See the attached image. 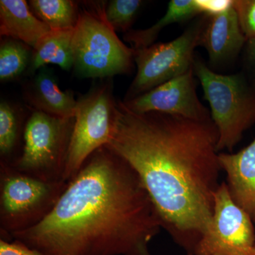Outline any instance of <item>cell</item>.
Instances as JSON below:
<instances>
[{"instance_id":"7","label":"cell","mask_w":255,"mask_h":255,"mask_svg":"<svg viewBox=\"0 0 255 255\" xmlns=\"http://www.w3.org/2000/svg\"><path fill=\"white\" fill-rule=\"evenodd\" d=\"M73 134L69 146L63 180L68 182L83 164L112 136L117 101L113 81L107 78L78 99Z\"/></svg>"},{"instance_id":"3","label":"cell","mask_w":255,"mask_h":255,"mask_svg":"<svg viewBox=\"0 0 255 255\" xmlns=\"http://www.w3.org/2000/svg\"><path fill=\"white\" fill-rule=\"evenodd\" d=\"M74 28V70L83 78H112L131 72L135 50L119 39L107 21L106 1H83Z\"/></svg>"},{"instance_id":"24","label":"cell","mask_w":255,"mask_h":255,"mask_svg":"<svg viewBox=\"0 0 255 255\" xmlns=\"http://www.w3.org/2000/svg\"><path fill=\"white\" fill-rule=\"evenodd\" d=\"M201 14H219L231 7L233 1L230 0H196Z\"/></svg>"},{"instance_id":"10","label":"cell","mask_w":255,"mask_h":255,"mask_svg":"<svg viewBox=\"0 0 255 255\" xmlns=\"http://www.w3.org/2000/svg\"><path fill=\"white\" fill-rule=\"evenodd\" d=\"M194 76L192 68L143 95L122 102L135 113L159 112L200 122L212 121L211 112L198 97Z\"/></svg>"},{"instance_id":"4","label":"cell","mask_w":255,"mask_h":255,"mask_svg":"<svg viewBox=\"0 0 255 255\" xmlns=\"http://www.w3.org/2000/svg\"><path fill=\"white\" fill-rule=\"evenodd\" d=\"M219 132L218 150L232 151L255 123V83L243 71L222 75L199 58L193 65Z\"/></svg>"},{"instance_id":"18","label":"cell","mask_w":255,"mask_h":255,"mask_svg":"<svg viewBox=\"0 0 255 255\" xmlns=\"http://www.w3.org/2000/svg\"><path fill=\"white\" fill-rule=\"evenodd\" d=\"M30 8L37 17L51 29L75 28L78 23L80 4L71 0H31Z\"/></svg>"},{"instance_id":"5","label":"cell","mask_w":255,"mask_h":255,"mask_svg":"<svg viewBox=\"0 0 255 255\" xmlns=\"http://www.w3.org/2000/svg\"><path fill=\"white\" fill-rule=\"evenodd\" d=\"M68 183L47 182L0 164V239L12 241L42 222L54 209Z\"/></svg>"},{"instance_id":"8","label":"cell","mask_w":255,"mask_h":255,"mask_svg":"<svg viewBox=\"0 0 255 255\" xmlns=\"http://www.w3.org/2000/svg\"><path fill=\"white\" fill-rule=\"evenodd\" d=\"M208 14L196 16L173 41L154 43L135 50L137 73L126 94L124 102L143 95L193 68L194 50L200 46L201 33Z\"/></svg>"},{"instance_id":"2","label":"cell","mask_w":255,"mask_h":255,"mask_svg":"<svg viewBox=\"0 0 255 255\" xmlns=\"http://www.w3.org/2000/svg\"><path fill=\"white\" fill-rule=\"evenodd\" d=\"M162 222L141 179L107 146L69 181L50 214L11 238L44 255H152Z\"/></svg>"},{"instance_id":"14","label":"cell","mask_w":255,"mask_h":255,"mask_svg":"<svg viewBox=\"0 0 255 255\" xmlns=\"http://www.w3.org/2000/svg\"><path fill=\"white\" fill-rule=\"evenodd\" d=\"M39 19L24 0L0 1V33L1 36L23 42L32 49L51 31Z\"/></svg>"},{"instance_id":"13","label":"cell","mask_w":255,"mask_h":255,"mask_svg":"<svg viewBox=\"0 0 255 255\" xmlns=\"http://www.w3.org/2000/svg\"><path fill=\"white\" fill-rule=\"evenodd\" d=\"M23 97L34 111L61 118L75 117L78 100L73 92L62 91L54 73L47 66L39 69L25 85Z\"/></svg>"},{"instance_id":"17","label":"cell","mask_w":255,"mask_h":255,"mask_svg":"<svg viewBox=\"0 0 255 255\" xmlns=\"http://www.w3.org/2000/svg\"><path fill=\"white\" fill-rule=\"evenodd\" d=\"M24 128L18 112L6 101L0 103V164L11 166L18 158Z\"/></svg>"},{"instance_id":"15","label":"cell","mask_w":255,"mask_h":255,"mask_svg":"<svg viewBox=\"0 0 255 255\" xmlns=\"http://www.w3.org/2000/svg\"><path fill=\"white\" fill-rule=\"evenodd\" d=\"M74 28L52 29L43 37L32 50L27 73L34 75L36 71L49 64L69 71L74 66L73 38Z\"/></svg>"},{"instance_id":"20","label":"cell","mask_w":255,"mask_h":255,"mask_svg":"<svg viewBox=\"0 0 255 255\" xmlns=\"http://www.w3.org/2000/svg\"><path fill=\"white\" fill-rule=\"evenodd\" d=\"M143 4L141 0H112L106 7L107 21L116 31L127 33Z\"/></svg>"},{"instance_id":"9","label":"cell","mask_w":255,"mask_h":255,"mask_svg":"<svg viewBox=\"0 0 255 255\" xmlns=\"http://www.w3.org/2000/svg\"><path fill=\"white\" fill-rule=\"evenodd\" d=\"M212 222L194 255H255L253 221L233 201L227 184L215 194Z\"/></svg>"},{"instance_id":"23","label":"cell","mask_w":255,"mask_h":255,"mask_svg":"<svg viewBox=\"0 0 255 255\" xmlns=\"http://www.w3.org/2000/svg\"><path fill=\"white\" fill-rule=\"evenodd\" d=\"M243 53V71L255 83V38L247 41Z\"/></svg>"},{"instance_id":"16","label":"cell","mask_w":255,"mask_h":255,"mask_svg":"<svg viewBox=\"0 0 255 255\" xmlns=\"http://www.w3.org/2000/svg\"><path fill=\"white\" fill-rule=\"evenodd\" d=\"M200 14L196 0H172L165 14L153 26L145 29L130 30L124 34V38L132 45L134 50L147 48L155 43L159 33L166 26L184 22Z\"/></svg>"},{"instance_id":"12","label":"cell","mask_w":255,"mask_h":255,"mask_svg":"<svg viewBox=\"0 0 255 255\" xmlns=\"http://www.w3.org/2000/svg\"><path fill=\"white\" fill-rule=\"evenodd\" d=\"M233 201L255 223V139L236 154L219 153Z\"/></svg>"},{"instance_id":"19","label":"cell","mask_w":255,"mask_h":255,"mask_svg":"<svg viewBox=\"0 0 255 255\" xmlns=\"http://www.w3.org/2000/svg\"><path fill=\"white\" fill-rule=\"evenodd\" d=\"M31 47L23 42L5 38L0 46V80L9 82L18 78L28 68Z\"/></svg>"},{"instance_id":"11","label":"cell","mask_w":255,"mask_h":255,"mask_svg":"<svg viewBox=\"0 0 255 255\" xmlns=\"http://www.w3.org/2000/svg\"><path fill=\"white\" fill-rule=\"evenodd\" d=\"M246 42L233 1L226 11L208 15L200 46L207 51L211 68L232 63L243 53Z\"/></svg>"},{"instance_id":"22","label":"cell","mask_w":255,"mask_h":255,"mask_svg":"<svg viewBox=\"0 0 255 255\" xmlns=\"http://www.w3.org/2000/svg\"><path fill=\"white\" fill-rule=\"evenodd\" d=\"M0 255H44L31 249L21 242L13 240L7 242L0 239Z\"/></svg>"},{"instance_id":"21","label":"cell","mask_w":255,"mask_h":255,"mask_svg":"<svg viewBox=\"0 0 255 255\" xmlns=\"http://www.w3.org/2000/svg\"><path fill=\"white\" fill-rule=\"evenodd\" d=\"M242 31L247 39L255 38V0H234Z\"/></svg>"},{"instance_id":"1","label":"cell","mask_w":255,"mask_h":255,"mask_svg":"<svg viewBox=\"0 0 255 255\" xmlns=\"http://www.w3.org/2000/svg\"><path fill=\"white\" fill-rule=\"evenodd\" d=\"M218 141L213 121L135 113L117 101L106 146L136 172L162 228L189 255H194L212 222L222 169Z\"/></svg>"},{"instance_id":"6","label":"cell","mask_w":255,"mask_h":255,"mask_svg":"<svg viewBox=\"0 0 255 255\" xmlns=\"http://www.w3.org/2000/svg\"><path fill=\"white\" fill-rule=\"evenodd\" d=\"M74 124L75 117L32 112L24 126L22 150L11 167L47 182L63 180Z\"/></svg>"}]
</instances>
